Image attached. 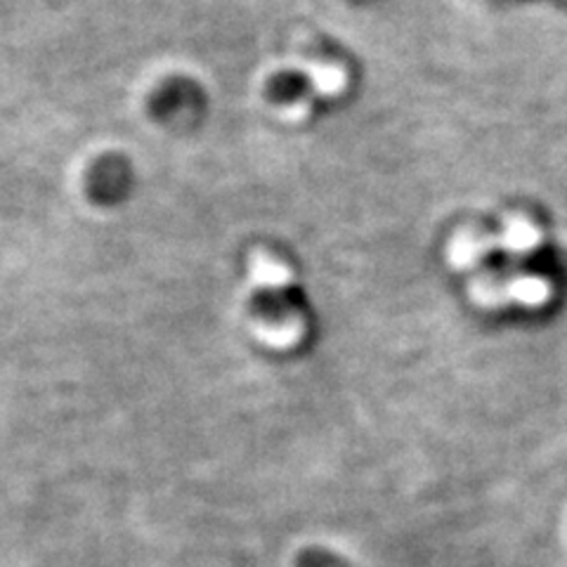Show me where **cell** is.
<instances>
[{
	"label": "cell",
	"instance_id": "obj_1",
	"mask_svg": "<svg viewBox=\"0 0 567 567\" xmlns=\"http://www.w3.org/2000/svg\"><path fill=\"white\" fill-rule=\"evenodd\" d=\"M133 189V168L121 154H104L87 166L85 194L102 208L126 202Z\"/></svg>",
	"mask_w": 567,
	"mask_h": 567
}]
</instances>
